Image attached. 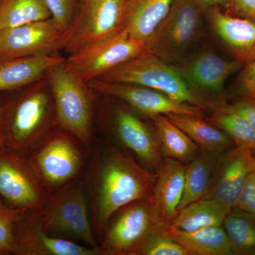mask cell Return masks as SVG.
<instances>
[{"label":"cell","mask_w":255,"mask_h":255,"mask_svg":"<svg viewBox=\"0 0 255 255\" xmlns=\"http://www.w3.org/2000/svg\"><path fill=\"white\" fill-rule=\"evenodd\" d=\"M90 204L92 226L100 243L114 215L136 201L150 199L156 174L143 168L131 156L112 147L95 158Z\"/></svg>","instance_id":"6da1fadb"},{"label":"cell","mask_w":255,"mask_h":255,"mask_svg":"<svg viewBox=\"0 0 255 255\" xmlns=\"http://www.w3.org/2000/svg\"><path fill=\"white\" fill-rule=\"evenodd\" d=\"M4 98L0 133L5 148L24 156L57 126L53 95L46 77Z\"/></svg>","instance_id":"7a4b0ae2"},{"label":"cell","mask_w":255,"mask_h":255,"mask_svg":"<svg viewBox=\"0 0 255 255\" xmlns=\"http://www.w3.org/2000/svg\"><path fill=\"white\" fill-rule=\"evenodd\" d=\"M45 77L53 95L57 125L90 148L96 92L69 65L66 58L50 67Z\"/></svg>","instance_id":"3957f363"},{"label":"cell","mask_w":255,"mask_h":255,"mask_svg":"<svg viewBox=\"0 0 255 255\" xmlns=\"http://www.w3.org/2000/svg\"><path fill=\"white\" fill-rule=\"evenodd\" d=\"M205 8L199 0H174L145 41L146 50L169 65L186 59L204 34Z\"/></svg>","instance_id":"277c9868"},{"label":"cell","mask_w":255,"mask_h":255,"mask_svg":"<svg viewBox=\"0 0 255 255\" xmlns=\"http://www.w3.org/2000/svg\"><path fill=\"white\" fill-rule=\"evenodd\" d=\"M85 147L71 133L55 126L26 156L49 194L75 182L85 162Z\"/></svg>","instance_id":"5b68a950"},{"label":"cell","mask_w":255,"mask_h":255,"mask_svg":"<svg viewBox=\"0 0 255 255\" xmlns=\"http://www.w3.org/2000/svg\"><path fill=\"white\" fill-rule=\"evenodd\" d=\"M38 216L42 226L50 234L81 241L99 250L90 204L82 183H70L50 194L46 207Z\"/></svg>","instance_id":"8992f818"},{"label":"cell","mask_w":255,"mask_h":255,"mask_svg":"<svg viewBox=\"0 0 255 255\" xmlns=\"http://www.w3.org/2000/svg\"><path fill=\"white\" fill-rule=\"evenodd\" d=\"M97 80L141 85L162 92L177 102L205 109L204 101L189 88L175 67L147 50Z\"/></svg>","instance_id":"52a82bcc"},{"label":"cell","mask_w":255,"mask_h":255,"mask_svg":"<svg viewBox=\"0 0 255 255\" xmlns=\"http://www.w3.org/2000/svg\"><path fill=\"white\" fill-rule=\"evenodd\" d=\"M111 220L99 243L102 255H138L146 241L164 226L149 199L132 203Z\"/></svg>","instance_id":"ba28073f"},{"label":"cell","mask_w":255,"mask_h":255,"mask_svg":"<svg viewBox=\"0 0 255 255\" xmlns=\"http://www.w3.org/2000/svg\"><path fill=\"white\" fill-rule=\"evenodd\" d=\"M128 0H82L65 36V50L80 53L117 34L126 26Z\"/></svg>","instance_id":"9c48e42d"},{"label":"cell","mask_w":255,"mask_h":255,"mask_svg":"<svg viewBox=\"0 0 255 255\" xmlns=\"http://www.w3.org/2000/svg\"><path fill=\"white\" fill-rule=\"evenodd\" d=\"M50 194L24 156L9 149L0 150V199L12 207L40 213Z\"/></svg>","instance_id":"30bf717a"},{"label":"cell","mask_w":255,"mask_h":255,"mask_svg":"<svg viewBox=\"0 0 255 255\" xmlns=\"http://www.w3.org/2000/svg\"><path fill=\"white\" fill-rule=\"evenodd\" d=\"M146 50L145 42L132 38L127 27L113 36L66 58L84 81L97 80Z\"/></svg>","instance_id":"8fae6325"},{"label":"cell","mask_w":255,"mask_h":255,"mask_svg":"<svg viewBox=\"0 0 255 255\" xmlns=\"http://www.w3.org/2000/svg\"><path fill=\"white\" fill-rule=\"evenodd\" d=\"M66 33L51 17L3 29L0 60L33 55H55L63 50Z\"/></svg>","instance_id":"7c38bea8"},{"label":"cell","mask_w":255,"mask_h":255,"mask_svg":"<svg viewBox=\"0 0 255 255\" xmlns=\"http://www.w3.org/2000/svg\"><path fill=\"white\" fill-rule=\"evenodd\" d=\"M87 84L96 93L123 101L132 110L148 117L170 114L202 116L204 110L198 106L177 102L162 92L135 84L100 80Z\"/></svg>","instance_id":"4fadbf2b"},{"label":"cell","mask_w":255,"mask_h":255,"mask_svg":"<svg viewBox=\"0 0 255 255\" xmlns=\"http://www.w3.org/2000/svg\"><path fill=\"white\" fill-rule=\"evenodd\" d=\"M255 167V152L236 147L225 152L215 166L204 198L214 199L231 211L236 207L250 173Z\"/></svg>","instance_id":"5bb4252c"},{"label":"cell","mask_w":255,"mask_h":255,"mask_svg":"<svg viewBox=\"0 0 255 255\" xmlns=\"http://www.w3.org/2000/svg\"><path fill=\"white\" fill-rule=\"evenodd\" d=\"M14 255H101L98 249L47 232L38 213L24 211L14 228Z\"/></svg>","instance_id":"9a60e30c"},{"label":"cell","mask_w":255,"mask_h":255,"mask_svg":"<svg viewBox=\"0 0 255 255\" xmlns=\"http://www.w3.org/2000/svg\"><path fill=\"white\" fill-rule=\"evenodd\" d=\"M242 65L238 60H225L212 52L203 51L174 66L189 88L203 100V95L221 93L228 78Z\"/></svg>","instance_id":"2e32d148"},{"label":"cell","mask_w":255,"mask_h":255,"mask_svg":"<svg viewBox=\"0 0 255 255\" xmlns=\"http://www.w3.org/2000/svg\"><path fill=\"white\" fill-rule=\"evenodd\" d=\"M112 124L119 141L144 164L150 167L160 165L164 155L155 128H152L124 106L116 107Z\"/></svg>","instance_id":"e0dca14e"},{"label":"cell","mask_w":255,"mask_h":255,"mask_svg":"<svg viewBox=\"0 0 255 255\" xmlns=\"http://www.w3.org/2000/svg\"><path fill=\"white\" fill-rule=\"evenodd\" d=\"M211 28L242 64L255 60V21L235 17L223 12L219 6L210 7L208 12Z\"/></svg>","instance_id":"ac0fdd59"},{"label":"cell","mask_w":255,"mask_h":255,"mask_svg":"<svg viewBox=\"0 0 255 255\" xmlns=\"http://www.w3.org/2000/svg\"><path fill=\"white\" fill-rule=\"evenodd\" d=\"M187 165L167 157L160 165L149 200L154 206L162 223L169 226L177 214L184 191Z\"/></svg>","instance_id":"d6986e66"},{"label":"cell","mask_w":255,"mask_h":255,"mask_svg":"<svg viewBox=\"0 0 255 255\" xmlns=\"http://www.w3.org/2000/svg\"><path fill=\"white\" fill-rule=\"evenodd\" d=\"M63 59L43 55L0 60V94L16 91L41 80L50 67Z\"/></svg>","instance_id":"ffe728a7"},{"label":"cell","mask_w":255,"mask_h":255,"mask_svg":"<svg viewBox=\"0 0 255 255\" xmlns=\"http://www.w3.org/2000/svg\"><path fill=\"white\" fill-rule=\"evenodd\" d=\"M174 0H128L126 27L132 38L145 42L168 14Z\"/></svg>","instance_id":"44dd1931"},{"label":"cell","mask_w":255,"mask_h":255,"mask_svg":"<svg viewBox=\"0 0 255 255\" xmlns=\"http://www.w3.org/2000/svg\"><path fill=\"white\" fill-rule=\"evenodd\" d=\"M172 123L182 129L201 147V150L219 155L228 150L233 142L231 137L202 116L170 114L166 115Z\"/></svg>","instance_id":"7402d4cb"},{"label":"cell","mask_w":255,"mask_h":255,"mask_svg":"<svg viewBox=\"0 0 255 255\" xmlns=\"http://www.w3.org/2000/svg\"><path fill=\"white\" fill-rule=\"evenodd\" d=\"M169 234L191 255H234L223 226H209L192 232H184L168 226Z\"/></svg>","instance_id":"603a6c76"},{"label":"cell","mask_w":255,"mask_h":255,"mask_svg":"<svg viewBox=\"0 0 255 255\" xmlns=\"http://www.w3.org/2000/svg\"><path fill=\"white\" fill-rule=\"evenodd\" d=\"M229 211L214 199L202 198L181 209L169 226L184 232L221 226Z\"/></svg>","instance_id":"cb8c5ba5"},{"label":"cell","mask_w":255,"mask_h":255,"mask_svg":"<svg viewBox=\"0 0 255 255\" xmlns=\"http://www.w3.org/2000/svg\"><path fill=\"white\" fill-rule=\"evenodd\" d=\"M150 118L155 126L164 155L182 163L190 162L196 157L199 146L167 116L158 114Z\"/></svg>","instance_id":"d4e9b609"},{"label":"cell","mask_w":255,"mask_h":255,"mask_svg":"<svg viewBox=\"0 0 255 255\" xmlns=\"http://www.w3.org/2000/svg\"><path fill=\"white\" fill-rule=\"evenodd\" d=\"M216 155H218L201 150L188 164L184 191L177 213L183 208L205 196L216 166Z\"/></svg>","instance_id":"484cf974"},{"label":"cell","mask_w":255,"mask_h":255,"mask_svg":"<svg viewBox=\"0 0 255 255\" xmlns=\"http://www.w3.org/2000/svg\"><path fill=\"white\" fill-rule=\"evenodd\" d=\"M234 255H255V217L233 208L223 223Z\"/></svg>","instance_id":"4316f807"},{"label":"cell","mask_w":255,"mask_h":255,"mask_svg":"<svg viewBox=\"0 0 255 255\" xmlns=\"http://www.w3.org/2000/svg\"><path fill=\"white\" fill-rule=\"evenodd\" d=\"M50 17L45 0H0V26L2 29Z\"/></svg>","instance_id":"83f0119b"},{"label":"cell","mask_w":255,"mask_h":255,"mask_svg":"<svg viewBox=\"0 0 255 255\" xmlns=\"http://www.w3.org/2000/svg\"><path fill=\"white\" fill-rule=\"evenodd\" d=\"M209 122L226 132L237 147L255 152V129L226 105L218 107Z\"/></svg>","instance_id":"f1b7e54d"},{"label":"cell","mask_w":255,"mask_h":255,"mask_svg":"<svg viewBox=\"0 0 255 255\" xmlns=\"http://www.w3.org/2000/svg\"><path fill=\"white\" fill-rule=\"evenodd\" d=\"M24 211L0 199V255H14L15 226Z\"/></svg>","instance_id":"f546056e"},{"label":"cell","mask_w":255,"mask_h":255,"mask_svg":"<svg viewBox=\"0 0 255 255\" xmlns=\"http://www.w3.org/2000/svg\"><path fill=\"white\" fill-rule=\"evenodd\" d=\"M168 226H164L145 243L138 255H191L167 231Z\"/></svg>","instance_id":"4dcf8cb0"},{"label":"cell","mask_w":255,"mask_h":255,"mask_svg":"<svg viewBox=\"0 0 255 255\" xmlns=\"http://www.w3.org/2000/svg\"><path fill=\"white\" fill-rule=\"evenodd\" d=\"M45 2L52 19L62 31L67 33L78 11V0H45Z\"/></svg>","instance_id":"1f68e13d"},{"label":"cell","mask_w":255,"mask_h":255,"mask_svg":"<svg viewBox=\"0 0 255 255\" xmlns=\"http://www.w3.org/2000/svg\"><path fill=\"white\" fill-rule=\"evenodd\" d=\"M255 217V167L250 173L236 207Z\"/></svg>","instance_id":"d6a6232c"},{"label":"cell","mask_w":255,"mask_h":255,"mask_svg":"<svg viewBox=\"0 0 255 255\" xmlns=\"http://www.w3.org/2000/svg\"><path fill=\"white\" fill-rule=\"evenodd\" d=\"M226 106L228 110L241 116L255 129V102L245 99L234 105Z\"/></svg>","instance_id":"836d02e7"},{"label":"cell","mask_w":255,"mask_h":255,"mask_svg":"<svg viewBox=\"0 0 255 255\" xmlns=\"http://www.w3.org/2000/svg\"><path fill=\"white\" fill-rule=\"evenodd\" d=\"M242 83L246 92V98L251 100L255 97V60L247 65L242 77Z\"/></svg>","instance_id":"e575fe53"},{"label":"cell","mask_w":255,"mask_h":255,"mask_svg":"<svg viewBox=\"0 0 255 255\" xmlns=\"http://www.w3.org/2000/svg\"><path fill=\"white\" fill-rule=\"evenodd\" d=\"M236 14L255 21V0H230Z\"/></svg>","instance_id":"d590c367"},{"label":"cell","mask_w":255,"mask_h":255,"mask_svg":"<svg viewBox=\"0 0 255 255\" xmlns=\"http://www.w3.org/2000/svg\"><path fill=\"white\" fill-rule=\"evenodd\" d=\"M205 7H212V6H219L226 5L230 0H199Z\"/></svg>","instance_id":"8d00e7d4"},{"label":"cell","mask_w":255,"mask_h":255,"mask_svg":"<svg viewBox=\"0 0 255 255\" xmlns=\"http://www.w3.org/2000/svg\"><path fill=\"white\" fill-rule=\"evenodd\" d=\"M3 102H4V96L0 94V120H1V109H2Z\"/></svg>","instance_id":"74e56055"},{"label":"cell","mask_w":255,"mask_h":255,"mask_svg":"<svg viewBox=\"0 0 255 255\" xmlns=\"http://www.w3.org/2000/svg\"><path fill=\"white\" fill-rule=\"evenodd\" d=\"M0 145L3 146V147H4V145H3L2 137H1V133H0Z\"/></svg>","instance_id":"f35d334b"},{"label":"cell","mask_w":255,"mask_h":255,"mask_svg":"<svg viewBox=\"0 0 255 255\" xmlns=\"http://www.w3.org/2000/svg\"><path fill=\"white\" fill-rule=\"evenodd\" d=\"M3 29L0 26V42H1V33H2Z\"/></svg>","instance_id":"ab89813d"},{"label":"cell","mask_w":255,"mask_h":255,"mask_svg":"<svg viewBox=\"0 0 255 255\" xmlns=\"http://www.w3.org/2000/svg\"><path fill=\"white\" fill-rule=\"evenodd\" d=\"M3 147V146L0 145V150H1V147Z\"/></svg>","instance_id":"60d3db41"},{"label":"cell","mask_w":255,"mask_h":255,"mask_svg":"<svg viewBox=\"0 0 255 255\" xmlns=\"http://www.w3.org/2000/svg\"><path fill=\"white\" fill-rule=\"evenodd\" d=\"M253 102H255V98L254 99V100H253Z\"/></svg>","instance_id":"b9f144b4"}]
</instances>
